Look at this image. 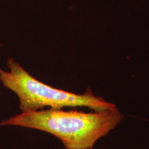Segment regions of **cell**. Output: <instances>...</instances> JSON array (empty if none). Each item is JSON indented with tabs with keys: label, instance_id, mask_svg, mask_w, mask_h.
Masks as SVG:
<instances>
[{
	"label": "cell",
	"instance_id": "cell-1",
	"mask_svg": "<svg viewBox=\"0 0 149 149\" xmlns=\"http://www.w3.org/2000/svg\"><path fill=\"white\" fill-rule=\"evenodd\" d=\"M118 109L84 113L50 109L22 112L0 123L46 132L57 137L67 149H91L123 119Z\"/></svg>",
	"mask_w": 149,
	"mask_h": 149
},
{
	"label": "cell",
	"instance_id": "cell-2",
	"mask_svg": "<svg viewBox=\"0 0 149 149\" xmlns=\"http://www.w3.org/2000/svg\"><path fill=\"white\" fill-rule=\"evenodd\" d=\"M8 70L0 68V81L19 100L22 112L35 111L45 107H87L95 111L116 109L115 104L95 96L92 93L75 94L54 88L39 81L13 58L7 61Z\"/></svg>",
	"mask_w": 149,
	"mask_h": 149
}]
</instances>
